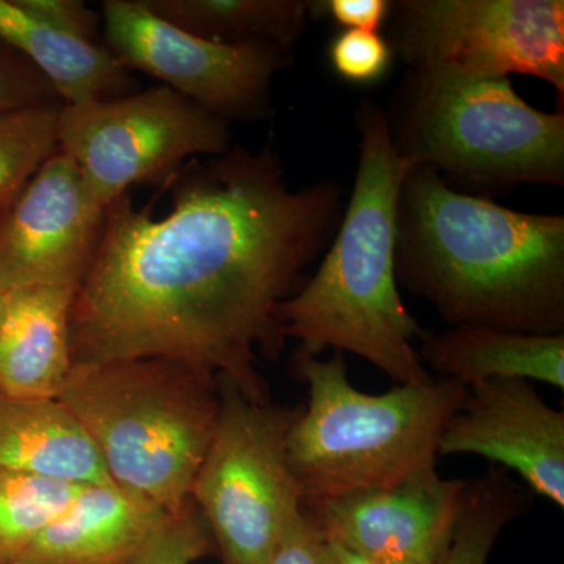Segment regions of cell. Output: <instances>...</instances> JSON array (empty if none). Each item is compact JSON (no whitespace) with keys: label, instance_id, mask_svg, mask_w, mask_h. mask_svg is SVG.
<instances>
[{"label":"cell","instance_id":"cell-1","mask_svg":"<svg viewBox=\"0 0 564 564\" xmlns=\"http://www.w3.org/2000/svg\"><path fill=\"white\" fill-rule=\"evenodd\" d=\"M165 217L124 195L106 209L74 299V364L174 359L269 403L259 356L284 348L280 310L332 243L340 188L292 191L280 155L231 148L172 181Z\"/></svg>","mask_w":564,"mask_h":564},{"label":"cell","instance_id":"cell-2","mask_svg":"<svg viewBox=\"0 0 564 564\" xmlns=\"http://www.w3.org/2000/svg\"><path fill=\"white\" fill-rule=\"evenodd\" d=\"M397 280L451 326L564 333V218L454 191L436 170L404 177Z\"/></svg>","mask_w":564,"mask_h":564},{"label":"cell","instance_id":"cell-3","mask_svg":"<svg viewBox=\"0 0 564 564\" xmlns=\"http://www.w3.org/2000/svg\"><path fill=\"white\" fill-rule=\"evenodd\" d=\"M358 128L350 202L317 272L281 304L282 336L306 355L351 352L393 383H425L433 375L414 347L425 332L404 306L395 263L400 191L413 166L372 104L359 109Z\"/></svg>","mask_w":564,"mask_h":564},{"label":"cell","instance_id":"cell-4","mask_svg":"<svg viewBox=\"0 0 564 564\" xmlns=\"http://www.w3.org/2000/svg\"><path fill=\"white\" fill-rule=\"evenodd\" d=\"M293 362L307 386L306 406L299 408L288 437L303 505L436 473L441 434L466 388L432 378L366 393L351 384L343 352L323 361L296 351Z\"/></svg>","mask_w":564,"mask_h":564},{"label":"cell","instance_id":"cell-5","mask_svg":"<svg viewBox=\"0 0 564 564\" xmlns=\"http://www.w3.org/2000/svg\"><path fill=\"white\" fill-rule=\"evenodd\" d=\"M58 402L111 484L165 514L191 502L220 413L217 378L165 358L74 364Z\"/></svg>","mask_w":564,"mask_h":564},{"label":"cell","instance_id":"cell-6","mask_svg":"<svg viewBox=\"0 0 564 564\" xmlns=\"http://www.w3.org/2000/svg\"><path fill=\"white\" fill-rule=\"evenodd\" d=\"M393 144L411 166L480 187L563 185L564 113L534 109L502 79H452L411 70Z\"/></svg>","mask_w":564,"mask_h":564},{"label":"cell","instance_id":"cell-7","mask_svg":"<svg viewBox=\"0 0 564 564\" xmlns=\"http://www.w3.org/2000/svg\"><path fill=\"white\" fill-rule=\"evenodd\" d=\"M220 413L192 500L226 564H262L303 513L288 437L299 410L256 403L218 378Z\"/></svg>","mask_w":564,"mask_h":564},{"label":"cell","instance_id":"cell-8","mask_svg":"<svg viewBox=\"0 0 564 564\" xmlns=\"http://www.w3.org/2000/svg\"><path fill=\"white\" fill-rule=\"evenodd\" d=\"M229 140L228 121L163 85L58 113V151L102 209L135 185H166L187 163L225 154Z\"/></svg>","mask_w":564,"mask_h":564},{"label":"cell","instance_id":"cell-9","mask_svg":"<svg viewBox=\"0 0 564 564\" xmlns=\"http://www.w3.org/2000/svg\"><path fill=\"white\" fill-rule=\"evenodd\" d=\"M393 46L415 73L452 79L527 74L564 93L563 0H402Z\"/></svg>","mask_w":564,"mask_h":564},{"label":"cell","instance_id":"cell-10","mask_svg":"<svg viewBox=\"0 0 564 564\" xmlns=\"http://www.w3.org/2000/svg\"><path fill=\"white\" fill-rule=\"evenodd\" d=\"M106 47L129 70H141L163 87L225 121L265 117L276 74L291 52L267 44H223L177 28L147 0L102 3Z\"/></svg>","mask_w":564,"mask_h":564},{"label":"cell","instance_id":"cell-11","mask_svg":"<svg viewBox=\"0 0 564 564\" xmlns=\"http://www.w3.org/2000/svg\"><path fill=\"white\" fill-rule=\"evenodd\" d=\"M106 209L57 151L0 217V288L79 289L101 242Z\"/></svg>","mask_w":564,"mask_h":564},{"label":"cell","instance_id":"cell-12","mask_svg":"<svg viewBox=\"0 0 564 564\" xmlns=\"http://www.w3.org/2000/svg\"><path fill=\"white\" fill-rule=\"evenodd\" d=\"M466 480L432 473L392 488L303 505L323 540L378 564H437L454 538Z\"/></svg>","mask_w":564,"mask_h":564},{"label":"cell","instance_id":"cell-13","mask_svg":"<svg viewBox=\"0 0 564 564\" xmlns=\"http://www.w3.org/2000/svg\"><path fill=\"white\" fill-rule=\"evenodd\" d=\"M437 455L481 456L564 508V413L545 403L530 381L494 380L467 389L441 434Z\"/></svg>","mask_w":564,"mask_h":564},{"label":"cell","instance_id":"cell-14","mask_svg":"<svg viewBox=\"0 0 564 564\" xmlns=\"http://www.w3.org/2000/svg\"><path fill=\"white\" fill-rule=\"evenodd\" d=\"M76 288L25 285L7 291L0 322V391L58 400L74 367L70 314Z\"/></svg>","mask_w":564,"mask_h":564},{"label":"cell","instance_id":"cell-15","mask_svg":"<svg viewBox=\"0 0 564 564\" xmlns=\"http://www.w3.org/2000/svg\"><path fill=\"white\" fill-rule=\"evenodd\" d=\"M165 516L117 485H84L13 564H129Z\"/></svg>","mask_w":564,"mask_h":564},{"label":"cell","instance_id":"cell-16","mask_svg":"<svg viewBox=\"0 0 564 564\" xmlns=\"http://www.w3.org/2000/svg\"><path fill=\"white\" fill-rule=\"evenodd\" d=\"M425 369L470 389L494 380H525L564 389V333L527 334L489 326H451L423 334Z\"/></svg>","mask_w":564,"mask_h":564},{"label":"cell","instance_id":"cell-17","mask_svg":"<svg viewBox=\"0 0 564 564\" xmlns=\"http://www.w3.org/2000/svg\"><path fill=\"white\" fill-rule=\"evenodd\" d=\"M0 40L51 82L63 106L109 101L132 93L131 70L106 44L57 31L20 0H0Z\"/></svg>","mask_w":564,"mask_h":564},{"label":"cell","instance_id":"cell-18","mask_svg":"<svg viewBox=\"0 0 564 564\" xmlns=\"http://www.w3.org/2000/svg\"><path fill=\"white\" fill-rule=\"evenodd\" d=\"M0 469L73 485L111 484L101 459L58 400L0 391Z\"/></svg>","mask_w":564,"mask_h":564},{"label":"cell","instance_id":"cell-19","mask_svg":"<svg viewBox=\"0 0 564 564\" xmlns=\"http://www.w3.org/2000/svg\"><path fill=\"white\" fill-rule=\"evenodd\" d=\"M177 28L223 44H267L291 52L313 17L307 0H147Z\"/></svg>","mask_w":564,"mask_h":564},{"label":"cell","instance_id":"cell-20","mask_svg":"<svg viewBox=\"0 0 564 564\" xmlns=\"http://www.w3.org/2000/svg\"><path fill=\"white\" fill-rule=\"evenodd\" d=\"M527 497L524 489L494 467L469 481L454 538L437 564H486L505 527L529 507Z\"/></svg>","mask_w":564,"mask_h":564},{"label":"cell","instance_id":"cell-21","mask_svg":"<svg viewBox=\"0 0 564 564\" xmlns=\"http://www.w3.org/2000/svg\"><path fill=\"white\" fill-rule=\"evenodd\" d=\"M84 485L0 469V564H13Z\"/></svg>","mask_w":564,"mask_h":564},{"label":"cell","instance_id":"cell-22","mask_svg":"<svg viewBox=\"0 0 564 564\" xmlns=\"http://www.w3.org/2000/svg\"><path fill=\"white\" fill-rule=\"evenodd\" d=\"M62 107H40L0 117V217L47 159L58 151Z\"/></svg>","mask_w":564,"mask_h":564},{"label":"cell","instance_id":"cell-23","mask_svg":"<svg viewBox=\"0 0 564 564\" xmlns=\"http://www.w3.org/2000/svg\"><path fill=\"white\" fill-rule=\"evenodd\" d=\"M215 547L209 525L191 500L166 514L129 564H193Z\"/></svg>","mask_w":564,"mask_h":564},{"label":"cell","instance_id":"cell-24","mask_svg":"<svg viewBox=\"0 0 564 564\" xmlns=\"http://www.w3.org/2000/svg\"><path fill=\"white\" fill-rule=\"evenodd\" d=\"M51 82L0 40V117L40 107H62Z\"/></svg>","mask_w":564,"mask_h":564},{"label":"cell","instance_id":"cell-25","mask_svg":"<svg viewBox=\"0 0 564 564\" xmlns=\"http://www.w3.org/2000/svg\"><path fill=\"white\" fill-rule=\"evenodd\" d=\"M393 51L377 32L343 31L329 44V62L344 80L373 84L388 73Z\"/></svg>","mask_w":564,"mask_h":564},{"label":"cell","instance_id":"cell-26","mask_svg":"<svg viewBox=\"0 0 564 564\" xmlns=\"http://www.w3.org/2000/svg\"><path fill=\"white\" fill-rule=\"evenodd\" d=\"M20 2L57 31L98 43L101 17L82 0H20Z\"/></svg>","mask_w":564,"mask_h":564},{"label":"cell","instance_id":"cell-27","mask_svg":"<svg viewBox=\"0 0 564 564\" xmlns=\"http://www.w3.org/2000/svg\"><path fill=\"white\" fill-rule=\"evenodd\" d=\"M388 0H326L313 2V17L322 11L344 31L377 32L391 14Z\"/></svg>","mask_w":564,"mask_h":564},{"label":"cell","instance_id":"cell-28","mask_svg":"<svg viewBox=\"0 0 564 564\" xmlns=\"http://www.w3.org/2000/svg\"><path fill=\"white\" fill-rule=\"evenodd\" d=\"M262 564H321L315 551L314 527L304 513L285 529L280 543Z\"/></svg>","mask_w":564,"mask_h":564},{"label":"cell","instance_id":"cell-29","mask_svg":"<svg viewBox=\"0 0 564 564\" xmlns=\"http://www.w3.org/2000/svg\"><path fill=\"white\" fill-rule=\"evenodd\" d=\"M315 551H317L321 564H378L348 551L343 545L323 540L317 533H315Z\"/></svg>","mask_w":564,"mask_h":564},{"label":"cell","instance_id":"cell-30","mask_svg":"<svg viewBox=\"0 0 564 564\" xmlns=\"http://www.w3.org/2000/svg\"><path fill=\"white\" fill-rule=\"evenodd\" d=\"M6 296H7L6 289L0 288V322H2L3 310H6Z\"/></svg>","mask_w":564,"mask_h":564}]
</instances>
